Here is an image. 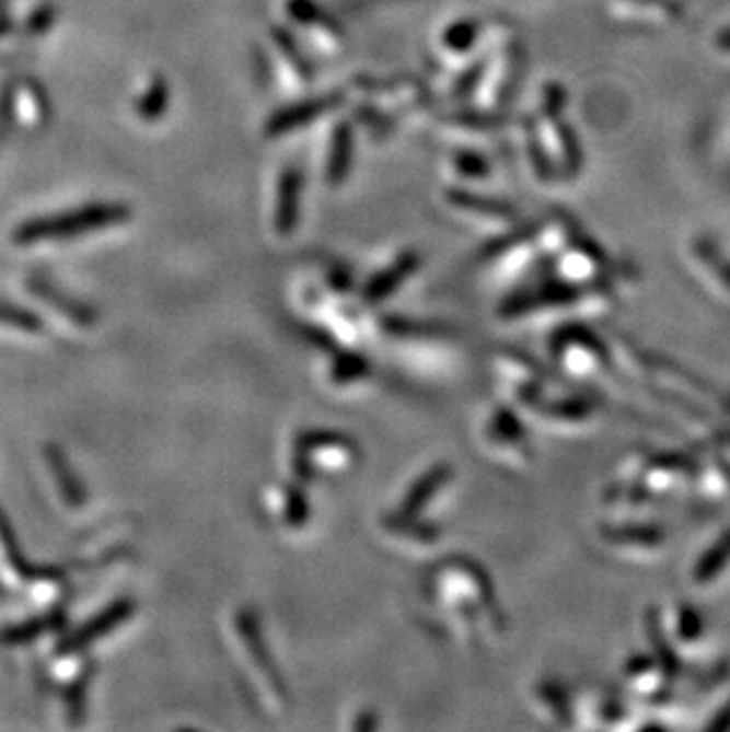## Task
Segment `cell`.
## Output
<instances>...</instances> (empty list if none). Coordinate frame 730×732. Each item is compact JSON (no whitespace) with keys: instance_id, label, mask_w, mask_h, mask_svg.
<instances>
[{"instance_id":"3","label":"cell","mask_w":730,"mask_h":732,"mask_svg":"<svg viewBox=\"0 0 730 732\" xmlns=\"http://www.w3.org/2000/svg\"><path fill=\"white\" fill-rule=\"evenodd\" d=\"M34 299L38 301V304L46 309L48 313H53L50 318L55 323H67L71 327H89L91 325V315L83 311V306H77V304H71L69 299H62V297H57L55 290H50V287H34Z\"/></svg>"},{"instance_id":"4","label":"cell","mask_w":730,"mask_h":732,"mask_svg":"<svg viewBox=\"0 0 730 732\" xmlns=\"http://www.w3.org/2000/svg\"><path fill=\"white\" fill-rule=\"evenodd\" d=\"M0 579L12 588H20L26 583L24 559L18 550V541L12 536L8 520H3V514H0Z\"/></svg>"},{"instance_id":"11","label":"cell","mask_w":730,"mask_h":732,"mask_svg":"<svg viewBox=\"0 0 730 732\" xmlns=\"http://www.w3.org/2000/svg\"><path fill=\"white\" fill-rule=\"evenodd\" d=\"M717 48L721 53H728L730 55V28H723V32L717 36Z\"/></svg>"},{"instance_id":"2","label":"cell","mask_w":730,"mask_h":732,"mask_svg":"<svg viewBox=\"0 0 730 732\" xmlns=\"http://www.w3.org/2000/svg\"><path fill=\"white\" fill-rule=\"evenodd\" d=\"M679 0H617V14L636 24L664 26L681 18Z\"/></svg>"},{"instance_id":"6","label":"cell","mask_w":730,"mask_h":732,"mask_svg":"<svg viewBox=\"0 0 730 732\" xmlns=\"http://www.w3.org/2000/svg\"><path fill=\"white\" fill-rule=\"evenodd\" d=\"M119 217V211L117 209H112V211H105V209H100V211H91V213H79V217L74 219H69V221H62V223H50V225H40L38 231L36 228H28L26 231V237L28 240H38L43 235H60V233H71V231H89V228H97V225H105L109 221H114Z\"/></svg>"},{"instance_id":"9","label":"cell","mask_w":730,"mask_h":732,"mask_svg":"<svg viewBox=\"0 0 730 732\" xmlns=\"http://www.w3.org/2000/svg\"><path fill=\"white\" fill-rule=\"evenodd\" d=\"M413 268H415V258L406 256L404 262H398L390 272H386V276H380L375 282H372V284L368 287V299L378 301V299H382L384 294H390V292L394 290V287H396L401 280H404Z\"/></svg>"},{"instance_id":"8","label":"cell","mask_w":730,"mask_h":732,"mask_svg":"<svg viewBox=\"0 0 730 732\" xmlns=\"http://www.w3.org/2000/svg\"><path fill=\"white\" fill-rule=\"evenodd\" d=\"M449 479V467H441V469H432L429 475L425 477V481L415 484L413 491L408 493L404 508H401V514H415L420 508H425V502L429 500V496H434L439 491V486H443V481Z\"/></svg>"},{"instance_id":"5","label":"cell","mask_w":730,"mask_h":732,"mask_svg":"<svg viewBox=\"0 0 730 732\" xmlns=\"http://www.w3.org/2000/svg\"><path fill=\"white\" fill-rule=\"evenodd\" d=\"M48 467L55 491L67 502V508L71 510L83 508V488L79 486L74 472H71L69 463L65 461V455H60L57 451H48Z\"/></svg>"},{"instance_id":"10","label":"cell","mask_w":730,"mask_h":732,"mask_svg":"<svg viewBox=\"0 0 730 732\" xmlns=\"http://www.w3.org/2000/svg\"><path fill=\"white\" fill-rule=\"evenodd\" d=\"M297 219V181L288 178L282 181V205L278 209V231L288 233L292 231Z\"/></svg>"},{"instance_id":"7","label":"cell","mask_w":730,"mask_h":732,"mask_svg":"<svg viewBox=\"0 0 730 732\" xmlns=\"http://www.w3.org/2000/svg\"><path fill=\"white\" fill-rule=\"evenodd\" d=\"M43 329V323L34 318L32 313L14 309L10 304L0 301V337H38Z\"/></svg>"},{"instance_id":"1","label":"cell","mask_w":730,"mask_h":732,"mask_svg":"<svg viewBox=\"0 0 730 732\" xmlns=\"http://www.w3.org/2000/svg\"><path fill=\"white\" fill-rule=\"evenodd\" d=\"M131 609L134 607L128 605V602H117V605L107 607L103 614L95 616L93 621H89L83 628H79L77 634L62 644V652L69 654V657H77L85 648H91L95 640H100L103 636L112 634V630L117 626H121L128 619V616H131Z\"/></svg>"}]
</instances>
